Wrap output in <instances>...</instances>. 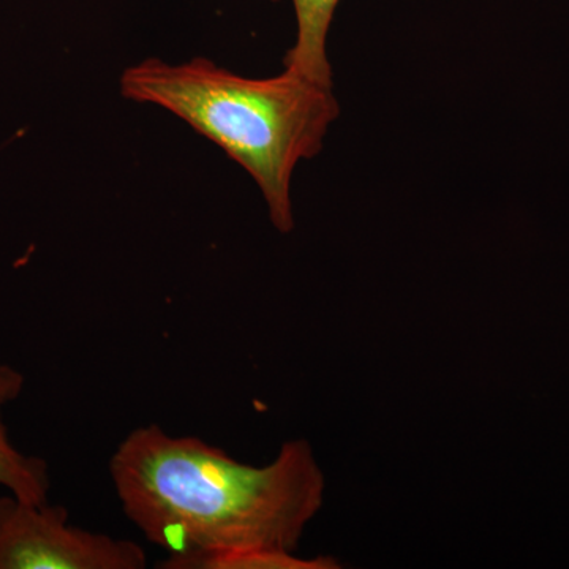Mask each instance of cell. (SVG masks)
<instances>
[{
    "mask_svg": "<svg viewBox=\"0 0 569 569\" xmlns=\"http://www.w3.org/2000/svg\"><path fill=\"white\" fill-rule=\"evenodd\" d=\"M110 473L123 515L167 550L160 568L224 550L293 552L323 501V475L305 440L258 468L200 438L142 426L116 449Z\"/></svg>",
    "mask_w": 569,
    "mask_h": 569,
    "instance_id": "6da1fadb",
    "label": "cell"
},
{
    "mask_svg": "<svg viewBox=\"0 0 569 569\" xmlns=\"http://www.w3.org/2000/svg\"><path fill=\"white\" fill-rule=\"evenodd\" d=\"M127 100L156 104L189 123L252 176L280 233L295 228L291 179L323 149L340 107L332 88L295 73L241 77L204 58L171 66L146 59L121 77Z\"/></svg>",
    "mask_w": 569,
    "mask_h": 569,
    "instance_id": "7a4b0ae2",
    "label": "cell"
},
{
    "mask_svg": "<svg viewBox=\"0 0 569 569\" xmlns=\"http://www.w3.org/2000/svg\"><path fill=\"white\" fill-rule=\"evenodd\" d=\"M144 550L129 539L70 526L63 507L0 497V569H142Z\"/></svg>",
    "mask_w": 569,
    "mask_h": 569,
    "instance_id": "3957f363",
    "label": "cell"
},
{
    "mask_svg": "<svg viewBox=\"0 0 569 569\" xmlns=\"http://www.w3.org/2000/svg\"><path fill=\"white\" fill-rule=\"evenodd\" d=\"M24 373L0 365V486L28 503L50 501L51 477L47 460L28 456L11 443L3 411L24 391Z\"/></svg>",
    "mask_w": 569,
    "mask_h": 569,
    "instance_id": "277c9868",
    "label": "cell"
},
{
    "mask_svg": "<svg viewBox=\"0 0 569 569\" xmlns=\"http://www.w3.org/2000/svg\"><path fill=\"white\" fill-rule=\"evenodd\" d=\"M339 2L340 0H293L298 36L283 59L284 69L326 88H332L328 33Z\"/></svg>",
    "mask_w": 569,
    "mask_h": 569,
    "instance_id": "5b68a950",
    "label": "cell"
},
{
    "mask_svg": "<svg viewBox=\"0 0 569 569\" xmlns=\"http://www.w3.org/2000/svg\"><path fill=\"white\" fill-rule=\"evenodd\" d=\"M336 560L318 557L313 560L296 559L288 550L249 549L224 550V552L200 553L163 569H335Z\"/></svg>",
    "mask_w": 569,
    "mask_h": 569,
    "instance_id": "8992f818",
    "label": "cell"
}]
</instances>
